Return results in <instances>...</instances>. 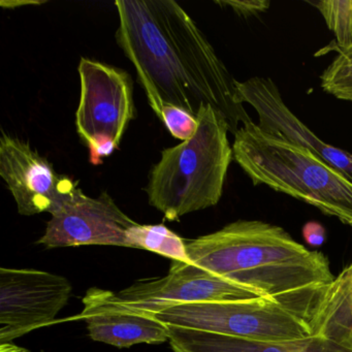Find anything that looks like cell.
<instances>
[{
    "label": "cell",
    "mask_w": 352,
    "mask_h": 352,
    "mask_svg": "<svg viewBox=\"0 0 352 352\" xmlns=\"http://www.w3.org/2000/svg\"><path fill=\"white\" fill-rule=\"evenodd\" d=\"M115 38L135 71L150 107L162 119L164 106L197 117L210 104L230 133L251 122L232 77L195 20L173 0H117Z\"/></svg>",
    "instance_id": "6da1fadb"
},
{
    "label": "cell",
    "mask_w": 352,
    "mask_h": 352,
    "mask_svg": "<svg viewBox=\"0 0 352 352\" xmlns=\"http://www.w3.org/2000/svg\"><path fill=\"white\" fill-rule=\"evenodd\" d=\"M189 263L205 273L275 298L333 281L324 253L309 250L281 226L236 220L186 242Z\"/></svg>",
    "instance_id": "7a4b0ae2"
},
{
    "label": "cell",
    "mask_w": 352,
    "mask_h": 352,
    "mask_svg": "<svg viewBox=\"0 0 352 352\" xmlns=\"http://www.w3.org/2000/svg\"><path fill=\"white\" fill-rule=\"evenodd\" d=\"M232 151L253 184L309 204L352 228L351 175L253 121L234 133Z\"/></svg>",
    "instance_id": "3957f363"
},
{
    "label": "cell",
    "mask_w": 352,
    "mask_h": 352,
    "mask_svg": "<svg viewBox=\"0 0 352 352\" xmlns=\"http://www.w3.org/2000/svg\"><path fill=\"white\" fill-rule=\"evenodd\" d=\"M197 117L195 135L162 150V158L150 170L148 201L168 221L217 205L234 160L226 118L210 104H203Z\"/></svg>",
    "instance_id": "277c9868"
},
{
    "label": "cell",
    "mask_w": 352,
    "mask_h": 352,
    "mask_svg": "<svg viewBox=\"0 0 352 352\" xmlns=\"http://www.w3.org/2000/svg\"><path fill=\"white\" fill-rule=\"evenodd\" d=\"M322 286H310L275 298L177 305L153 316L166 325L230 337L296 341L312 337L309 322Z\"/></svg>",
    "instance_id": "5b68a950"
},
{
    "label": "cell",
    "mask_w": 352,
    "mask_h": 352,
    "mask_svg": "<svg viewBox=\"0 0 352 352\" xmlns=\"http://www.w3.org/2000/svg\"><path fill=\"white\" fill-rule=\"evenodd\" d=\"M81 96L76 112V126L88 148L91 164L118 149L131 120L135 118L133 82L124 69L100 61L81 58Z\"/></svg>",
    "instance_id": "8992f818"
},
{
    "label": "cell",
    "mask_w": 352,
    "mask_h": 352,
    "mask_svg": "<svg viewBox=\"0 0 352 352\" xmlns=\"http://www.w3.org/2000/svg\"><path fill=\"white\" fill-rule=\"evenodd\" d=\"M67 278L30 269H0V343L51 324L71 298Z\"/></svg>",
    "instance_id": "52a82bcc"
},
{
    "label": "cell",
    "mask_w": 352,
    "mask_h": 352,
    "mask_svg": "<svg viewBox=\"0 0 352 352\" xmlns=\"http://www.w3.org/2000/svg\"><path fill=\"white\" fill-rule=\"evenodd\" d=\"M0 176L11 191L18 213L55 215L73 197L78 182L59 174L28 142L3 131L0 137Z\"/></svg>",
    "instance_id": "ba28073f"
},
{
    "label": "cell",
    "mask_w": 352,
    "mask_h": 352,
    "mask_svg": "<svg viewBox=\"0 0 352 352\" xmlns=\"http://www.w3.org/2000/svg\"><path fill=\"white\" fill-rule=\"evenodd\" d=\"M116 296L127 308L151 315L177 305L263 298L254 290L182 261H172L164 277L139 280Z\"/></svg>",
    "instance_id": "9c48e42d"
},
{
    "label": "cell",
    "mask_w": 352,
    "mask_h": 352,
    "mask_svg": "<svg viewBox=\"0 0 352 352\" xmlns=\"http://www.w3.org/2000/svg\"><path fill=\"white\" fill-rule=\"evenodd\" d=\"M135 224L107 191L91 197L78 188L63 209L52 216L36 244L50 248L83 245L129 247L127 232Z\"/></svg>",
    "instance_id": "30bf717a"
},
{
    "label": "cell",
    "mask_w": 352,
    "mask_h": 352,
    "mask_svg": "<svg viewBox=\"0 0 352 352\" xmlns=\"http://www.w3.org/2000/svg\"><path fill=\"white\" fill-rule=\"evenodd\" d=\"M236 89L243 104H250L254 109L261 129L267 133H279L292 143L306 147L352 176V154L319 139L298 120L286 106L271 79L254 77L245 82L236 81Z\"/></svg>",
    "instance_id": "8fae6325"
},
{
    "label": "cell",
    "mask_w": 352,
    "mask_h": 352,
    "mask_svg": "<svg viewBox=\"0 0 352 352\" xmlns=\"http://www.w3.org/2000/svg\"><path fill=\"white\" fill-rule=\"evenodd\" d=\"M82 302L84 308L80 317L94 341L118 348L168 342V325L153 315L127 308L110 290L90 288Z\"/></svg>",
    "instance_id": "7c38bea8"
},
{
    "label": "cell",
    "mask_w": 352,
    "mask_h": 352,
    "mask_svg": "<svg viewBox=\"0 0 352 352\" xmlns=\"http://www.w3.org/2000/svg\"><path fill=\"white\" fill-rule=\"evenodd\" d=\"M168 329L174 352H347L315 336L296 341H255L173 325Z\"/></svg>",
    "instance_id": "4fadbf2b"
},
{
    "label": "cell",
    "mask_w": 352,
    "mask_h": 352,
    "mask_svg": "<svg viewBox=\"0 0 352 352\" xmlns=\"http://www.w3.org/2000/svg\"><path fill=\"white\" fill-rule=\"evenodd\" d=\"M309 323L312 336L352 352V261L322 286Z\"/></svg>",
    "instance_id": "5bb4252c"
},
{
    "label": "cell",
    "mask_w": 352,
    "mask_h": 352,
    "mask_svg": "<svg viewBox=\"0 0 352 352\" xmlns=\"http://www.w3.org/2000/svg\"><path fill=\"white\" fill-rule=\"evenodd\" d=\"M129 248L144 249L172 259L189 263L186 242L164 224H135L127 232Z\"/></svg>",
    "instance_id": "9a60e30c"
},
{
    "label": "cell",
    "mask_w": 352,
    "mask_h": 352,
    "mask_svg": "<svg viewBox=\"0 0 352 352\" xmlns=\"http://www.w3.org/2000/svg\"><path fill=\"white\" fill-rule=\"evenodd\" d=\"M333 50L338 54L320 76L321 88L339 100L352 102V46Z\"/></svg>",
    "instance_id": "2e32d148"
},
{
    "label": "cell",
    "mask_w": 352,
    "mask_h": 352,
    "mask_svg": "<svg viewBox=\"0 0 352 352\" xmlns=\"http://www.w3.org/2000/svg\"><path fill=\"white\" fill-rule=\"evenodd\" d=\"M329 30L335 34L336 48L352 46V0H325L316 3Z\"/></svg>",
    "instance_id": "e0dca14e"
},
{
    "label": "cell",
    "mask_w": 352,
    "mask_h": 352,
    "mask_svg": "<svg viewBox=\"0 0 352 352\" xmlns=\"http://www.w3.org/2000/svg\"><path fill=\"white\" fill-rule=\"evenodd\" d=\"M170 135L182 142L188 141L197 133L199 121L197 117L183 109L174 106H164L162 119Z\"/></svg>",
    "instance_id": "ac0fdd59"
},
{
    "label": "cell",
    "mask_w": 352,
    "mask_h": 352,
    "mask_svg": "<svg viewBox=\"0 0 352 352\" xmlns=\"http://www.w3.org/2000/svg\"><path fill=\"white\" fill-rule=\"evenodd\" d=\"M217 5L228 6L232 11L236 12L239 16L248 18L251 16H258L269 10L271 3L267 0H223V1H215Z\"/></svg>",
    "instance_id": "d6986e66"
},
{
    "label": "cell",
    "mask_w": 352,
    "mask_h": 352,
    "mask_svg": "<svg viewBox=\"0 0 352 352\" xmlns=\"http://www.w3.org/2000/svg\"><path fill=\"white\" fill-rule=\"evenodd\" d=\"M325 228L319 222H307L302 228L305 241L311 246H321L325 241Z\"/></svg>",
    "instance_id": "ffe728a7"
},
{
    "label": "cell",
    "mask_w": 352,
    "mask_h": 352,
    "mask_svg": "<svg viewBox=\"0 0 352 352\" xmlns=\"http://www.w3.org/2000/svg\"><path fill=\"white\" fill-rule=\"evenodd\" d=\"M43 1H1L0 6L5 9H16L21 6L42 5Z\"/></svg>",
    "instance_id": "44dd1931"
},
{
    "label": "cell",
    "mask_w": 352,
    "mask_h": 352,
    "mask_svg": "<svg viewBox=\"0 0 352 352\" xmlns=\"http://www.w3.org/2000/svg\"><path fill=\"white\" fill-rule=\"evenodd\" d=\"M0 352H30V350L24 349L10 342V343L1 344Z\"/></svg>",
    "instance_id": "7402d4cb"
}]
</instances>
